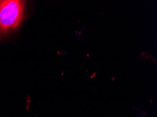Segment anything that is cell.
I'll use <instances>...</instances> for the list:
<instances>
[{"instance_id": "obj_1", "label": "cell", "mask_w": 157, "mask_h": 117, "mask_svg": "<svg viewBox=\"0 0 157 117\" xmlns=\"http://www.w3.org/2000/svg\"><path fill=\"white\" fill-rule=\"evenodd\" d=\"M30 3L23 0H0V43L21 29L28 18Z\"/></svg>"}]
</instances>
